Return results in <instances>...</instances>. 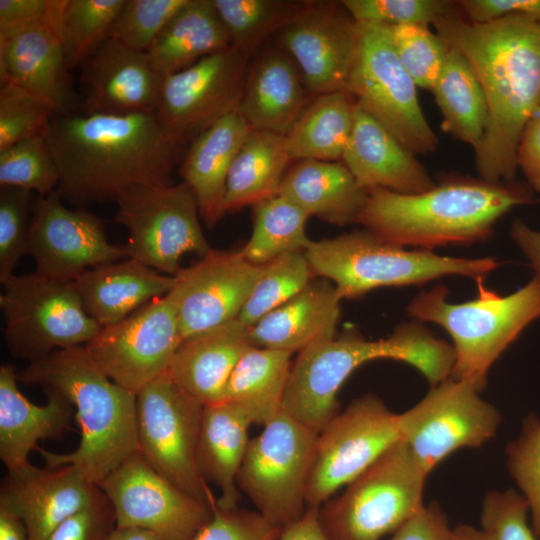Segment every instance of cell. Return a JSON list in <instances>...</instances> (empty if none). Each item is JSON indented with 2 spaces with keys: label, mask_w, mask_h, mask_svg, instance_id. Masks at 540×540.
<instances>
[{
  "label": "cell",
  "mask_w": 540,
  "mask_h": 540,
  "mask_svg": "<svg viewBox=\"0 0 540 540\" xmlns=\"http://www.w3.org/2000/svg\"><path fill=\"white\" fill-rule=\"evenodd\" d=\"M0 150L44 134L53 109L42 99L11 82H0Z\"/></svg>",
  "instance_id": "47"
},
{
  "label": "cell",
  "mask_w": 540,
  "mask_h": 540,
  "mask_svg": "<svg viewBox=\"0 0 540 540\" xmlns=\"http://www.w3.org/2000/svg\"><path fill=\"white\" fill-rule=\"evenodd\" d=\"M182 341L176 305L168 293L101 327L85 348L108 378L137 394L168 370Z\"/></svg>",
  "instance_id": "16"
},
{
  "label": "cell",
  "mask_w": 540,
  "mask_h": 540,
  "mask_svg": "<svg viewBox=\"0 0 540 540\" xmlns=\"http://www.w3.org/2000/svg\"><path fill=\"white\" fill-rule=\"evenodd\" d=\"M399 441L398 414L382 399L365 394L352 401L317 434L307 507H321Z\"/></svg>",
  "instance_id": "14"
},
{
  "label": "cell",
  "mask_w": 540,
  "mask_h": 540,
  "mask_svg": "<svg viewBox=\"0 0 540 540\" xmlns=\"http://www.w3.org/2000/svg\"><path fill=\"white\" fill-rule=\"evenodd\" d=\"M341 300L331 281L314 277L291 299L250 327V344L293 353L334 338Z\"/></svg>",
  "instance_id": "29"
},
{
  "label": "cell",
  "mask_w": 540,
  "mask_h": 540,
  "mask_svg": "<svg viewBox=\"0 0 540 540\" xmlns=\"http://www.w3.org/2000/svg\"><path fill=\"white\" fill-rule=\"evenodd\" d=\"M359 46L346 92L415 154L437 150L439 139L401 64L387 26L357 23Z\"/></svg>",
  "instance_id": "12"
},
{
  "label": "cell",
  "mask_w": 540,
  "mask_h": 540,
  "mask_svg": "<svg viewBox=\"0 0 540 540\" xmlns=\"http://www.w3.org/2000/svg\"><path fill=\"white\" fill-rule=\"evenodd\" d=\"M230 46L213 0H188L146 53L154 69L166 77Z\"/></svg>",
  "instance_id": "34"
},
{
  "label": "cell",
  "mask_w": 540,
  "mask_h": 540,
  "mask_svg": "<svg viewBox=\"0 0 540 540\" xmlns=\"http://www.w3.org/2000/svg\"><path fill=\"white\" fill-rule=\"evenodd\" d=\"M263 269L249 262L241 249H211L183 268L169 292L183 339L238 318Z\"/></svg>",
  "instance_id": "21"
},
{
  "label": "cell",
  "mask_w": 540,
  "mask_h": 540,
  "mask_svg": "<svg viewBox=\"0 0 540 540\" xmlns=\"http://www.w3.org/2000/svg\"><path fill=\"white\" fill-rule=\"evenodd\" d=\"M507 467L531 513L532 530L540 537V418L529 414L518 437L506 447Z\"/></svg>",
  "instance_id": "46"
},
{
  "label": "cell",
  "mask_w": 540,
  "mask_h": 540,
  "mask_svg": "<svg viewBox=\"0 0 540 540\" xmlns=\"http://www.w3.org/2000/svg\"><path fill=\"white\" fill-rule=\"evenodd\" d=\"M188 0H125L109 37L147 52L156 37Z\"/></svg>",
  "instance_id": "45"
},
{
  "label": "cell",
  "mask_w": 540,
  "mask_h": 540,
  "mask_svg": "<svg viewBox=\"0 0 540 540\" xmlns=\"http://www.w3.org/2000/svg\"><path fill=\"white\" fill-rule=\"evenodd\" d=\"M69 70L61 35L55 28L38 23L0 34V82L24 88L58 115L74 112Z\"/></svg>",
  "instance_id": "25"
},
{
  "label": "cell",
  "mask_w": 540,
  "mask_h": 540,
  "mask_svg": "<svg viewBox=\"0 0 540 540\" xmlns=\"http://www.w3.org/2000/svg\"><path fill=\"white\" fill-rule=\"evenodd\" d=\"M433 26L468 59L487 98L489 124L475 151L479 177L515 181L521 135L540 107V23L520 17L473 23L456 6Z\"/></svg>",
  "instance_id": "1"
},
{
  "label": "cell",
  "mask_w": 540,
  "mask_h": 540,
  "mask_svg": "<svg viewBox=\"0 0 540 540\" xmlns=\"http://www.w3.org/2000/svg\"><path fill=\"white\" fill-rule=\"evenodd\" d=\"M99 487L113 507L117 528L146 530L160 540H191L215 509L164 478L139 451Z\"/></svg>",
  "instance_id": "18"
},
{
  "label": "cell",
  "mask_w": 540,
  "mask_h": 540,
  "mask_svg": "<svg viewBox=\"0 0 540 540\" xmlns=\"http://www.w3.org/2000/svg\"><path fill=\"white\" fill-rule=\"evenodd\" d=\"M431 92L442 115V130L475 152L488 128L489 108L475 70L458 49L449 46Z\"/></svg>",
  "instance_id": "35"
},
{
  "label": "cell",
  "mask_w": 540,
  "mask_h": 540,
  "mask_svg": "<svg viewBox=\"0 0 540 540\" xmlns=\"http://www.w3.org/2000/svg\"><path fill=\"white\" fill-rule=\"evenodd\" d=\"M528 512L525 498L515 490L490 491L482 504V530L491 540H536Z\"/></svg>",
  "instance_id": "50"
},
{
  "label": "cell",
  "mask_w": 540,
  "mask_h": 540,
  "mask_svg": "<svg viewBox=\"0 0 540 540\" xmlns=\"http://www.w3.org/2000/svg\"><path fill=\"white\" fill-rule=\"evenodd\" d=\"M517 167L534 193H540V107L529 119L521 135Z\"/></svg>",
  "instance_id": "56"
},
{
  "label": "cell",
  "mask_w": 540,
  "mask_h": 540,
  "mask_svg": "<svg viewBox=\"0 0 540 540\" xmlns=\"http://www.w3.org/2000/svg\"><path fill=\"white\" fill-rule=\"evenodd\" d=\"M278 194L309 216L338 226L358 223L367 200V191L343 163L314 159L300 160L292 166Z\"/></svg>",
  "instance_id": "32"
},
{
  "label": "cell",
  "mask_w": 540,
  "mask_h": 540,
  "mask_svg": "<svg viewBox=\"0 0 540 540\" xmlns=\"http://www.w3.org/2000/svg\"><path fill=\"white\" fill-rule=\"evenodd\" d=\"M231 46L248 56L306 5L293 0H213Z\"/></svg>",
  "instance_id": "40"
},
{
  "label": "cell",
  "mask_w": 540,
  "mask_h": 540,
  "mask_svg": "<svg viewBox=\"0 0 540 540\" xmlns=\"http://www.w3.org/2000/svg\"><path fill=\"white\" fill-rule=\"evenodd\" d=\"M428 474L401 440L319 507L329 540H381L395 533L425 505Z\"/></svg>",
  "instance_id": "8"
},
{
  "label": "cell",
  "mask_w": 540,
  "mask_h": 540,
  "mask_svg": "<svg viewBox=\"0 0 540 540\" xmlns=\"http://www.w3.org/2000/svg\"><path fill=\"white\" fill-rule=\"evenodd\" d=\"M356 100L346 91L318 95L306 105L285 135L292 160L342 159L354 118Z\"/></svg>",
  "instance_id": "38"
},
{
  "label": "cell",
  "mask_w": 540,
  "mask_h": 540,
  "mask_svg": "<svg viewBox=\"0 0 540 540\" xmlns=\"http://www.w3.org/2000/svg\"><path fill=\"white\" fill-rule=\"evenodd\" d=\"M203 408L168 371L162 373L136 394L138 451L176 487L216 507L195 458Z\"/></svg>",
  "instance_id": "13"
},
{
  "label": "cell",
  "mask_w": 540,
  "mask_h": 540,
  "mask_svg": "<svg viewBox=\"0 0 540 540\" xmlns=\"http://www.w3.org/2000/svg\"><path fill=\"white\" fill-rule=\"evenodd\" d=\"M59 172L44 134L0 150V185L45 196L57 189Z\"/></svg>",
  "instance_id": "43"
},
{
  "label": "cell",
  "mask_w": 540,
  "mask_h": 540,
  "mask_svg": "<svg viewBox=\"0 0 540 540\" xmlns=\"http://www.w3.org/2000/svg\"><path fill=\"white\" fill-rule=\"evenodd\" d=\"M292 354L251 346L230 375L224 401L240 407L252 424L266 425L282 411Z\"/></svg>",
  "instance_id": "37"
},
{
  "label": "cell",
  "mask_w": 540,
  "mask_h": 540,
  "mask_svg": "<svg viewBox=\"0 0 540 540\" xmlns=\"http://www.w3.org/2000/svg\"><path fill=\"white\" fill-rule=\"evenodd\" d=\"M18 381L60 394L76 408L81 440L68 454L37 447L46 466H74L99 484L138 451L136 394L108 378L85 346L52 352L17 373Z\"/></svg>",
  "instance_id": "4"
},
{
  "label": "cell",
  "mask_w": 540,
  "mask_h": 540,
  "mask_svg": "<svg viewBox=\"0 0 540 540\" xmlns=\"http://www.w3.org/2000/svg\"><path fill=\"white\" fill-rule=\"evenodd\" d=\"M452 529L437 503L424 506L389 540H451Z\"/></svg>",
  "instance_id": "55"
},
{
  "label": "cell",
  "mask_w": 540,
  "mask_h": 540,
  "mask_svg": "<svg viewBox=\"0 0 540 540\" xmlns=\"http://www.w3.org/2000/svg\"><path fill=\"white\" fill-rule=\"evenodd\" d=\"M319 508L307 507L296 521L282 528L277 540H329L319 522Z\"/></svg>",
  "instance_id": "57"
},
{
  "label": "cell",
  "mask_w": 540,
  "mask_h": 540,
  "mask_svg": "<svg viewBox=\"0 0 540 540\" xmlns=\"http://www.w3.org/2000/svg\"><path fill=\"white\" fill-rule=\"evenodd\" d=\"M15 366H0V458L14 475L32 466L28 457L38 441L59 439L70 429L74 406L56 392L45 391L48 401L39 406L18 389Z\"/></svg>",
  "instance_id": "26"
},
{
  "label": "cell",
  "mask_w": 540,
  "mask_h": 540,
  "mask_svg": "<svg viewBox=\"0 0 540 540\" xmlns=\"http://www.w3.org/2000/svg\"><path fill=\"white\" fill-rule=\"evenodd\" d=\"M460 14L473 23L520 17L540 23V0H460Z\"/></svg>",
  "instance_id": "54"
},
{
  "label": "cell",
  "mask_w": 540,
  "mask_h": 540,
  "mask_svg": "<svg viewBox=\"0 0 540 540\" xmlns=\"http://www.w3.org/2000/svg\"><path fill=\"white\" fill-rule=\"evenodd\" d=\"M251 130L236 109L196 136L183 154L180 174L193 192L200 217L208 228H213L226 214L228 173Z\"/></svg>",
  "instance_id": "28"
},
{
  "label": "cell",
  "mask_w": 540,
  "mask_h": 540,
  "mask_svg": "<svg viewBox=\"0 0 540 540\" xmlns=\"http://www.w3.org/2000/svg\"><path fill=\"white\" fill-rule=\"evenodd\" d=\"M510 235L529 260L535 275L540 278V231L532 229L521 219H515L510 227Z\"/></svg>",
  "instance_id": "58"
},
{
  "label": "cell",
  "mask_w": 540,
  "mask_h": 540,
  "mask_svg": "<svg viewBox=\"0 0 540 540\" xmlns=\"http://www.w3.org/2000/svg\"><path fill=\"white\" fill-rule=\"evenodd\" d=\"M282 527L258 511L215 507L211 519L191 540H277Z\"/></svg>",
  "instance_id": "51"
},
{
  "label": "cell",
  "mask_w": 540,
  "mask_h": 540,
  "mask_svg": "<svg viewBox=\"0 0 540 540\" xmlns=\"http://www.w3.org/2000/svg\"><path fill=\"white\" fill-rule=\"evenodd\" d=\"M376 359L405 362L435 385L451 373L454 351L420 322L400 324L390 336L375 341L348 329L299 352L291 365L282 411L318 434L337 414V393L345 380L356 368Z\"/></svg>",
  "instance_id": "5"
},
{
  "label": "cell",
  "mask_w": 540,
  "mask_h": 540,
  "mask_svg": "<svg viewBox=\"0 0 540 540\" xmlns=\"http://www.w3.org/2000/svg\"><path fill=\"white\" fill-rule=\"evenodd\" d=\"M291 161L285 136L251 130L228 173L224 196L226 213L277 195Z\"/></svg>",
  "instance_id": "36"
},
{
  "label": "cell",
  "mask_w": 540,
  "mask_h": 540,
  "mask_svg": "<svg viewBox=\"0 0 540 540\" xmlns=\"http://www.w3.org/2000/svg\"><path fill=\"white\" fill-rule=\"evenodd\" d=\"M250 439L237 485L257 511L285 527L306 511L317 434L281 411Z\"/></svg>",
  "instance_id": "10"
},
{
  "label": "cell",
  "mask_w": 540,
  "mask_h": 540,
  "mask_svg": "<svg viewBox=\"0 0 540 540\" xmlns=\"http://www.w3.org/2000/svg\"><path fill=\"white\" fill-rule=\"evenodd\" d=\"M476 282L475 299L450 303L448 289L440 285L418 294L407 312L418 322L437 324L450 335L455 355L451 377L480 392L494 362L540 317V278L535 275L505 296L485 287L483 279Z\"/></svg>",
  "instance_id": "6"
},
{
  "label": "cell",
  "mask_w": 540,
  "mask_h": 540,
  "mask_svg": "<svg viewBox=\"0 0 540 540\" xmlns=\"http://www.w3.org/2000/svg\"><path fill=\"white\" fill-rule=\"evenodd\" d=\"M301 82L288 58L266 54L248 73L238 110L252 130L285 136L306 106Z\"/></svg>",
  "instance_id": "33"
},
{
  "label": "cell",
  "mask_w": 540,
  "mask_h": 540,
  "mask_svg": "<svg viewBox=\"0 0 540 540\" xmlns=\"http://www.w3.org/2000/svg\"><path fill=\"white\" fill-rule=\"evenodd\" d=\"M537 202L527 183L449 175L427 191H367L358 223L379 238L432 250L486 241L513 208Z\"/></svg>",
  "instance_id": "3"
},
{
  "label": "cell",
  "mask_w": 540,
  "mask_h": 540,
  "mask_svg": "<svg viewBox=\"0 0 540 540\" xmlns=\"http://www.w3.org/2000/svg\"><path fill=\"white\" fill-rule=\"evenodd\" d=\"M0 540H28L22 519L3 506H0Z\"/></svg>",
  "instance_id": "59"
},
{
  "label": "cell",
  "mask_w": 540,
  "mask_h": 540,
  "mask_svg": "<svg viewBox=\"0 0 540 540\" xmlns=\"http://www.w3.org/2000/svg\"><path fill=\"white\" fill-rule=\"evenodd\" d=\"M45 138L56 162L61 198L75 205L116 201L129 188L172 184L182 145L155 114H54Z\"/></svg>",
  "instance_id": "2"
},
{
  "label": "cell",
  "mask_w": 540,
  "mask_h": 540,
  "mask_svg": "<svg viewBox=\"0 0 540 540\" xmlns=\"http://www.w3.org/2000/svg\"><path fill=\"white\" fill-rule=\"evenodd\" d=\"M252 424L236 404L222 401L204 406L196 445V464L205 482H213L220 490L217 506L238 507L240 490L237 475L250 439Z\"/></svg>",
  "instance_id": "31"
},
{
  "label": "cell",
  "mask_w": 540,
  "mask_h": 540,
  "mask_svg": "<svg viewBox=\"0 0 540 540\" xmlns=\"http://www.w3.org/2000/svg\"><path fill=\"white\" fill-rule=\"evenodd\" d=\"M416 155L356 102L342 161L363 189L417 194L433 188Z\"/></svg>",
  "instance_id": "24"
},
{
  "label": "cell",
  "mask_w": 540,
  "mask_h": 540,
  "mask_svg": "<svg viewBox=\"0 0 540 540\" xmlns=\"http://www.w3.org/2000/svg\"><path fill=\"white\" fill-rule=\"evenodd\" d=\"M500 422L496 407L473 385L451 376L398 414L401 440L428 475L454 451L484 445Z\"/></svg>",
  "instance_id": "15"
},
{
  "label": "cell",
  "mask_w": 540,
  "mask_h": 540,
  "mask_svg": "<svg viewBox=\"0 0 540 540\" xmlns=\"http://www.w3.org/2000/svg\"><path fill=\"white\" fill-rule=\"evenodd\" d=\"M356 23L398 26L433 25L440 17L456 9L455 1L446 0H342Z\"/></svg>",
  "instance_id": "48"
},
{
  "label": "cell",
  "mask_w": 540,
  "mask_h": 540,
  "mask_svg": "<svg viewBox=\"0 0 540 540\" xmlns=\"http://www.w3.org/2000/svg\"><path fill=\"white\" fill-rule=\"evenodd\" d=\"M103 540H160L153 533L135 528L115 527Z\"/></svg>",
  "instance_id": "60"
},
{
  "label": "cell",
  "mask_w": 540,
  "mask_h": 540,
  "mask_svg": "<svg viewBox=\"0 0 540 540\" xmlns=\"http://www.w3.org/2000/svg\"><path fill=\"white\" fill-rule=\"evenodd\" d=\"M115 527L114 510L105 495L66 518L46 540H103Z\"/></svg>",
  "instance_id": "52"
},
{
  "label": "cell",
  "mask_w": 540,
  "mask_h": 540,
  "mask_svg": "<svg viewBox=\"0 0 540 540\" xmlns=\"http://www.w3.org/2000/svg\"><path fill=\"white\" fill-rule=\"evenodd\" d=\"M83 112L155 114L164 77L146 52L106 38L80 65Z\"/></svg>",
  "instance_id": "22"
},
{
  "label": "cell",
  "mask_w": 540,
  "mask_h": 540,
  "mask_svg": "<svg viewBox=\"0 0 540 540\" xmlns=\"http://www.w3.org/2000/svg\"><path fill=\"white\" fill-rule=\"evenodd\" d=\"M74 282L85 311L104 327L167 295L176 279L135 259L126 258L88 269Z\"/></svg>",
  "instance_id": "30"
},
{
  "label": "cell",
  "mask_w": 540,
  "mask_h": 540,
  "mask_svg": "<svg viewBox=\"0 0 540 540\" xmlns=\"http://www.w3.org/2000/svg\"><path fill=\"white\" fill-rule=\"evenodd\" d=\"M388 30L397 56L416 86L431 91L447 57L448 44L428 25L406 24Z\"/></svg>",
  "instance_id": "44"
},
{
  "label": "cell",
  "mask_w": 540,
  "mask_h": 540,
  "mask_svg": "<svg viewBox=\"0 0 540 540\" xmlns=\"http://www.w3.org/2000/svg\"><path fill=\"white\" fill-rule=\"evenodd\" d=\"M305 86L317 95L346 91L359 46L357 23L341 2L307 1L279 31Z\"/></svg>",
  "instance_id": "20"
},
{
  "label": "cell",
  "mask_w": 540,
  "mask_h": 540,
  "mask_svg": "<svg viewBox=\"0 0 540 540\" xmlns=\"http://www.w3.org/2000/svg\"><path fill=\"white\" fill-rule=\"evenodd\" d=\"M115 221L128 231L129 258L152 269L177 276L186 253L200 257L209 246L199 222V209L185 182L162 186H136L116 199Z\"/></svg>",
  "instance_id": "11"
},
{
  "label": "cell",
  "mask_w": 540,
  "mask_h": 540,
  "mask_svg": "<svg viewBox=\"0 0 540 540\" xmlns=\"http://www.w3.org/2000/svg\"><path fill=\"white\" fill-rule=\"evenodd\" d=\"M305 256L315 277L331 281L342 299H357L381 287L421 285L449 275L483 279L501 262L494 257L441 256L407 250L368 230L312 241Z\"/></svg>",
  "instance_id": "7"
},
{
  "label": "cell",
  "mask_w": 540,
  "mask_h": 540,
  "mask_svg": "<svg viewBox=\"0 0 540 540\" xmlns=\"http://www.w3.org/2000/svg\"><path fill=\"white\" fill-rule=\"evenodd\" d=\"M253 207L252 233L241 249L249 262L265 265L309 247L312 240L306 234V222L310 216L294 202L277 194Z\"/></svg>",
  "instance_id": "39"
},
{
  "label": "cell",
  "mask_w": 540,
  "mask_h": 540,
  "mask_svg": "<svg viewBox=\"0 0 540 540\" xmlns=\"http://www.w3.org/2000/svg\"><path fill=\"white\" fill-rule=\"evenodd\" d=\"M451 540H491V538L482 529L467 524H458L452 529Z\"/></svg>",
  "instance_id": "61"
},
{
  "label": "cell",
  "mask_w": 540,
  "mask_h": 540,
  "mask_svg": "<svg viewBox=\"0 0 540 540\" xmlns=\"http://www.w3.org/2000/svg\"><path fill=\"white\" fill-rule=\"evenodd\" d=\"M66 0H0V34L45 23L61 34Z\"/></svg>",
  "instance_id": "53"
},
{
  "label": "cell",
  "mask_w": 540,
  "mask_h": 540,
  "mask_svg": "<svg viewBox=\"0 0 540 540\" xmlns=\"http://www.w3.org/2000/svg\"><path fill=\"white\" fill-rule=\"evenodd\" d=\"M248 57L230 46L164 77L155 116L165 133L183 146L238 109Z\"/></svg>",
  "instance_id": "17"
},
{
  "label": "cell",
  "mask_w": 540,
  "mask_h": 540,
  "mask_svg": "<svg viewBox=\"0 0 540 540\" xmlns=\"http://www.w3.org/2000/svg\"><path fill=\"white\" fill-rule=\"evenodd\" d=\"M2 285L4 336L14 358L31 363L57 350L85 346L101 329L85 311L74 280L33 272L14 274Z\"/></svg>",
  "instance_id": "9"
},
{
  "label": "cell",
  "mask_w": 540,
  "mask_h": 540,
  "mask_svg": "<svg viewBox=\"0 0 540 540\" xmlns=\"http://www.w3.org/2000/svg\"><path fill=\"white\" fill-rule=\"evenodd\" d=\"M31 218L27 255L41 276L75 280L88 269L129 258L125 245L109 242L97 216L67 208L56 190L39 196Z\"/></svg>",
  "instance_id": "19"
},
{
  "label": "cell",
  "mask_w": 540,
  "mask_h": 540,
  "mask_svg": "<svg viewBox=\"0 0 540 540\" xmlns=\"http://www.w3.org/2000/svg\"><path fill=\"white\" fill-rule=\"evenodd\" d=\"M104 497L100 487L72 465H32L7 474L0 488V506L22 519L28 540H46L66 518Z\"/></svg>",
  "instance_id": "23"
},
{
  "label": "cell",
  "mask_w": 540,
  "mask_h": 540,
  "mask_svg": "<svg viewBox=\"0 0 540 540\" xmlns=\"http://www.w3.org/2000/svg\"><path fill=\"white\" fill-rule=\"evenodd\" d=\"M30 194L16 187L0 189V282L12 275L20 259L27 255L31 219Z\"/></svg>",
  "instance_id": "49"
},
{
  "label": "cell",
  "mask_w": 540,
  "mask_h": 540,
  "mask_svg": "<svg viewBox=\"0 0 540 540\" xmlns=\"http://www.w3.org/2000/svg\"><path fill=\"white\" fill-rule=\"evenodd\" d=\"M314 277L304 252L289 253L265 264L238 319L252 327L301 291Z\"/></svg>",
  "instance_id": "42"
},
{
  "label": "cell",
  "mask_w": 540,
  "mask_h": 540,
  "mask_svg": "<svg viewBox=\"0 0 540 540\" xmlns=\"http://www.w3.org/2000/svg\"><path fill=\"white\" fill-rule=\"evenodd\" d=\"M250 327L238 318L183 339L168 373L203 406L224 401V391L241 356L252 346Z\"/></svg>",
  "instance_id": "27"
},
{
  "label": "cell",
  "mask_w": 540,
  "mask_h": 540,
  "mask_svg": "<svg viewBox=\"0 0 540 540\" xmlns=\"http://www.w3.org/2000/svg\"><path fill=\"white\" fill-rule=\"evenodd\" d=\"M125 0H66L61 38L69 69L83 61L109 37Z\"/></svg>",
  "instance_id": "41"
}]
</instances>
